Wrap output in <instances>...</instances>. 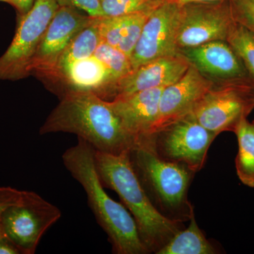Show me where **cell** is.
<instances>
[{
	"instance_id": "24",
	"label": "cell",
	"mask_w": 254,
	"mask_h": 254,
	"mask_svg": "<svg viewBox=\"0 0 254 254\" xmlns=\"http://www.w3.org/2000/svg\"><path fill=\"white\" fill-rule=\"evenodd\" d=\"M128 15L120 16H100L98 25L101 41L118 48L123 36Z\"/></svg>"
},
{
	"instance_id": "19",
	"label": "cell",
	"mask_w": 254,
	"mask_h": 254,
	"mask_svg": "<svg viewBox=\"0 0 254 254\" xmlns=\"http://www.w3.org/2000/svg\"><path fill=\"white\" fill-rule=\"evenodd\" d=\"M238 153L235 159L237 175L246 186L254 188V127L248 120H244L235 132Z\"/></svg>"
},
{
	"instance_id": "5",
	"label": "cell",
	"mask_w": 254,
	"mask_h": 254,
	"mask_svg": "<svg viewBox=\"0 0 254 254\" xmlns=\"http://www.w3.org/2000/svg\"><path fill=\"white\" fill-rule=\"evenodd\" d=\"M254 110V79L252 77L214 82L190 114L205 128L218 136L235 133Z\"/></svg>"
},
{
	"instance_id": "20",
	"label": "cell",
	"mask_w": 254,
	"mask_h": 254,
	"mask_svg": "<svg viewBox=\"0 0 254 254\" xmlns=\"http://www.w3.org/2000/svg\"><path fill=\"white\" fill-rule=\"evenodd\" d=\"M226 42L242 60L254 79V36L245 26L235 23Z\"/></svg>"
},
{
	"instance_id": "8",
	"label": "cell",
	"mask_w": 254,
	"mask_h": 254,
	"mask_svg": "<svg viewBox=\"0 0 254 254\" xmlns=\"http://www.w3.org/2000/svg\"><path fill=\"white\" fill-rule=\"evenodd\" d=\"M217 136L190 115L147 137L146 141L160 158L197 173L204 167L209 148Z\"/></svg>"
},
{
	"instance_id": "15",
	"label": "cell",
	"mask_w": 254,
	"mask_h": 254,
	"mask_svg": "<svg viewBox=\"0 0 254 254\" xmlns=\"http://www.w3.org/2000/svg\"><path fill=\"white\" fill-rule=\"evenodd\" d=\"M190 64V62L180 54L143 64L117 82L115 98L170 86L185 75Z\"/></svg>"
},
{
	"instance_id": "6",
	"label": "cell",
	"mask_w": 254,
	"mask_h": 254,
	"mask_svg": "<svg viewBox=\"0 0 254 254\" xmlns=\"http://www.w3.org/2000/svg\"><path fill=\"white\" fill-rule=\"evenodd\" d=\"M60 4L58 0H35L20 16L14 39L0 57V81H18L31 75V65Z\"/></svg>"
},
{
	"instance_id": "25",
	"label": "cell",
	"mask_w": 254,
	"mask_h": 254,
	"mask_svg": "<svg viewBox=\"0 0 254 254\" xmlns=\"http://www.w3.org/2000/svg\"><path fill=\"white\" fill-rule=\"evenodd\" d=\"M235 21L245 26L254 36V4L250 0H231Z\"/></svg>"
},
{
	"instance_id": "32",
	"label": "cell",
	"mask_w": 254,
	"mask_h": 254,
	"mask_svg": "<svg viewBox=\"0 0 254 254\" xmlns=\"http://www.w3.org/2000/svg\"><path fill=\"white\" fill-rule=\"evenodd\" d=\"M250 1H252V2H253L254 4V0H250Z\"/></svg>"
},
{
	"instance_id": "11",
	"label": "cell",
	"mask_w": 254,
	"mask_h": 254,
	"mask_svg": "<svg viewBox=\"0 0 254 254\" xmlns=\"http://www.w3.org/2000/svg\"><path fill=\"white\" fill-rule=\"evenodd\" d=\"M180 5L167 1L150 14L130 56L133 70L153 60L179 54L176 45Z\"/></svg>"
},
{
	"instance_id": "31",
	"label": "cell",
	"mask_w": 254,
	"mask_h": 254,
	"mask_svg": "<svg viewBox=\"0 0 254 254\" xmlns=\"http://www.w3.org/2000/svg\"><path fill=\"white\" fill-rule=\"evenodd\" d=\"M0 1H2V2L7 3L10 5H11V0H0Z\"/></svg>"
},
{
	"instance_id": "22",
	"label": "cell",
	"mask_w": 254,
	"mask_h": 254,
	"mask_svg": "<svg viewBox=\"0 0 254 254\" xmlns=\"http://www.w3.org/2000/svg\"><path fill=\"white\" fill-rule=\"evenodd\" d=\"M105 16H120L153 11L169 0H100Z\"/></svg>"
},
{
	"instance_id": "1",
	"label": "cell",
	"mask_w": 254,
	"mask_h": 254,
	"mask_svg": "<svg viewBox=\"0 0 254 254\" xmlns=\"http://www.w3.org/2000/svg\"><path fill=\"white\" fill-rule=\"evenodd\" d=\"M76 134L95 150L111 155L130 151L136 145L110 101L88 91H70L60 98L39 130L41 135Z\"/></svg>"
},
{
	"instance_id": "17",
	"label": "cell",
	"mask_w": 254,
	"mask_h": 254,
	"mask_svg": "<svg viewBox=\"0 0 254 254\" xmlns=\"http://www.w3.org/2000/svg\"><path fill=\"white\" fill-rule=\"evenodd\" d=\"M101 41L98 17H92L89 24L78 33L62 55L53 73L45 80L46 86L53 83L70 65L93 55Z\"/></svg>"
},
{
	"instance_id": "18",
	"label": "cell",
	"mask_w": 254,
	"mask_h": 254,
	"mask_svg": "<svg viewBox=\"0 0 254 254\" xmlns=\"http://www.w3.org/2000/svg\"><path fill=\"white\" fill-rule=\"evenodd\" d=\"M190 225L180 230L156 254H216L220 250L205 237L195 221L194 211Z\"/></svg>"
},
{
	"instance_id": "30",
	"label": "cell",
	"mask_w": 254,
	"mask_h": 254,
	"mask_svg": "<svg viewBox=\"0 0 254 254\" xmlns=\"http://www.w3.org/2000/svg\"><path fill=\"white\" fill-rule=\"evenodd\" d=\"M171 1H175L177 4L182 6L190 3L210 2V1H221V0H171Z\"/></svg>"
},
{
	"instance_id": "27",
	"label": "cell",
	"mask_w": 254,
	"mask_h": 254,
	"mask_svg": "<svg viewBox=\"0 0 254 254\" xmlns=\"http://www.w3.org/2000/svg\"><path fill=\"white\" fill-rule=\"evenodd\" d=\"M23 190L9 187H0V238L4 237L1 229V216L5 210L21 198Z\"/></svg>"
},
{
	"instance_id": "33",
	"label": "cell",
	"mask_w": 254,
	"mask_h": 254,
	"mask_svg": "<svg viewBox=\"0 0 254 254\" xmlns=\"http://www.w3.org/2000/svg\"><path fill=\"white\" fill-rule=\"evenodd\" d=\"M252 125H253V126H254V121H253V122H252Z\"/></svg>"
},
{
	"instance_id": "3",
	"label": "cell",
	"mask_w": 254,
	"mask_h": 254,
	"mask_svg": "<svg viewBox=\"0 0 254 254\" xmlns=\"http://www.w3.org/2000/svg\"><path fill=\"white\" fill-rule=\"evenodd\" d=\"M95 163L103 186L116 192L131 214L149 254H157L183 229L182 222L167 218L153 204L132 166L129 151L115 155L95 150Z\"/></svg>"
},
{
	"instance_id": "2",
	"label": "cell",
	"mask_w": 254,
	"mask_h": 254,
	"mask_svg": "<svg viewBox=\"0 0 254 254\" xmlns=\"http://www.w3.org/2000/svg\"><path fill=\"white\" fill-rule=\"evenodd\" d=\"M62 158L65 168L86 192L90 208L108 235L113 253L149 254L131 214L105 191L95 167L94 148L78 138L77 143L65 150Z\"/></svg>"
},
{
	"instance_id": "14",
	"label": "cell",
	"mask_w": 254,
	"mask_h": 254,
	"mask_svg": "<svg viewBox=\"0 0 254 254\" xmlns=\"http://www.w3.org/2000/svg\"><path fill=\"white\" fill-rule=\"evenodd\" d=\"M190 64L214 82L252 77L245 65L226 41L209 42L179 50Z\"/></svg>"
},
{
	"instance_id": "28",
	"label": "cell",
	"mask_w": 254,
	"mask_h": 254,
	"mask_svg": "<svg viewBox=\"0 0 254 254\" xmlns=\"http://www.w3.org/2000/svg\"><path fill=\"white\" fill-rule=\"evenodd\" d=\"M35 0H11V6L17 10L19 16L26 14L31 9Z\"/></svg>"
},
{
	"instance_id": "34",
	"label": "cell",
	"mask_w": 254,
	"mask_h": 254,
	"mask_svg": "<svg viewBox=\"0 0 254 254\" xmlns=\"http://www.w3.org/2000/svg\"><path fill=\"white\" fill-rule=\"evenodd\" d=\"M170 1H171V0H170Z\"/></svg>"
},
{
	"instance_id": "23",
	"label": "cell",
	"mask_w": 254,
	"mask_h": 254,
	"mask_svg": "<svg viewBox=\"0 0 254 254\" xmlns=\"http://www.w3.org/2000/svg\"><path fill=\"white\" fill-rule=\"evenodd\" d=\"M154 10L128 14L123 36L118 48L128 58H130L141 37L145 22Z\"/></svg>"
},
{
	"instance_id": "4",
	"label": "cell",
	"mask_w": 254,
	"mask_h": 254,
	"mask_svg": "<svg viewBox=\"0 0 254 254\" xmlns=\"http://www.w3.org/2000/svg\"><path fill=\"white\" fill-rule=\"evenodd\" d=\"M129 156L138 180L158 211L174 221L190 220L193 207L189 201L188 190L195 173L185 165L160 158L146 141L137 143Z\"/></svg>"
},
{
	"instance_id": "10",
	"label": "cell",
	"mask_w": 254,
	"mask_h": 254,
	"mask_svg": "<svg viewBox=\"0 0 254 254\" xmlns=\"http://www.w3.org/2000/svg\"><path fill=\"white\" fill-rule=\"evenodd\" d=\"M91 19L72 6H60L34 55L31 74L34 73L43 81L49 77L70 43Z\"/></svg>"
},
{
	"instance_id": "13",
	"label": "cell",
	"mask_w": 254,
	"mask_h": 254,
	"mask_svg": "<svg viewBox=\"0 0 254 254\" xmlns=\"http://www.w3.org/2000/svg\"><path fill=\"white\" fill-rule=\"evenodd\" d=\"M116 83L105 65L92 55L70 65L47 87L60 98L70 91H88L112 101Z\"/></svg>"
},
{
	"instance_id": "29",
	"label": "cell",
	"mask_w": 254,
	"mask_h": 254,
	"mask_svg": "<svg viewBox=\"0 0 254 254\" xmlns=\"http://www.w3.org/2000/svg\"><path fill=\"white\" fill-rule=\"evenodd\" d=\"M19 250L6 237L0 238V254H20Z\"/></svg>"
},
{
	"instance_id": "12",
	"label": "cell",
	"mask_w": 254,
	"mask_h": 254,
	"mask_svg": "<svg viewBox=\"0 0 254 254\" xmlns=\"http://www.w3.org/2000/svg\"><path fill=\"white\" fill-rule=\"evenodd\" d=\"M213 84V81L190 64L182 78L164 88L158 117L148 136L190 115Z\"/></svg>"
},
{
	"instance_id": "7",
	"label": "cell",
	"mask_w": 254,
	"mask_h": 254,
	"mask_svg": "<svg viewBox=\"0 0 254 254\" xmlns=\"http://www.w3.org/2000/svg\"><path fill=\"white\" fill-rule=\"evenodd\" d=\"M61 216L58 207L35 192L23 190L21 198L2 214L3 235L21 254H33L42 237Z\"/></svg>"
},
{
	"instance_id": "21",
	"label": "cell",
	"mask_w": 254,
	"mask_h": 254,
	"mask_svg": "<svg viewBox=\"0 0 254 254\" xmlns=\"http://www.w3.org/2000/svg\"><path fill=\"white\" fill-rule=\"evenodd\" d=\"M93 55L108 68L116 82L133 71L130 58L118 48L104 42H100Z\"/></svg>"
},
{
	"instance_id": "26",
	"label": "cell",
	"mask_w": 254,
	"mask_h": 254,
	"mask_svg": "<svg viewBox=\"0 0 254 254\" xmlns=\"http://www.w3.org/2000/svg\"><path fill=\"white\" fill-rule=\"evenodd\" d=\"M60 6H69L85 11L91 17L103 16L100 0H58Z\"/></svg>"
},
{
	"instance_id": "9",
	"label": "cell",
	"mask_w": 254,
	"mask_h": 254,
	"mask_svg": "<svg viewBox=\"0 0 254 254\" xmlns=\"http://www.w3.org/2000/svg\"><path fill=\"white\" fill-rule=\"evenodd\" d=\"M236 21L231 0L180 6L176 45L179 50L211 41H226Z\"/></svg>"
},
{
	"instance_id": "16",
	"label": "cell",
	"mask_w": 254,
	"mask_h": 254,
	"mask_svg": "<svg viewBox=\"0 0 254 254\" xmlns=\"http://www.w3.org/2000/svg\"><path fill=\"white\" fill-rule=\"evenodd\" d=\"M164 88L136 92L110 101L124 126L136 140V143L148 136L156 121L160 96Z\"/></svg>"
}]
</instances>
